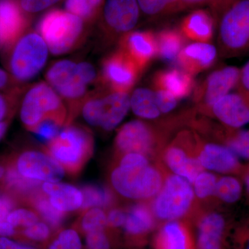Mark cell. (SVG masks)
Here are the masks:
<instances>
[{"label": "cell", "mask_w": 249, "mask_h": 249, "mask_svg": "<svg viewBox=\"0 0 249 249\" xmlns=\"http://www.w3.org/2000/svg\"><path fill=\"white\" fill-rule=\"evenodd\" d=\"M8 128V124L6 122H0V140L4 137Z\"/></svg>", "instance_id": "obj_56"}, {"label": "cell", "mask_w": 249, "mask_h": 249, "mask_svg": "<svg viewBox=\"0 0 249 249\" xmlns=\"http://www.w3.org/2000/svg\"><path fill=\"white\" fill-rule=\"evenodd\" d=\"M217 54V48L211 43L193 42L185 46L177 59L182 70L194 76L212 66Z\"/></svg>", "instance_id": "obj_16"}, {"label": "cell", "mask_w": 249, "mask_h": 249, "mask_svg": "<svg viewBox=\"0 0 249 249\" xmlns=\"http://www.w3.org/2000/svg\"><path fill=\"white\" fill-rule=\"evenodd\" d=\"M10 47L8 68L13 78L20 83L34 78L48 58V47L37 31H26Z\"/></svg>", "instance_id": "obj_6"}, {"label": "cell", "mask_w": 249, "mask_h": 249, "mask_svg": "<svg viewBox=\"0 0 249 249\" xmlns=\"http://www.w3.org/2000/svg\"><path fill=\"white\" fill-rule=\"evenodd\" d=\"M40 220L42 219L36 211L27 209L13 210L7 217V222L16 229L18 227L24 229Z\"/></svg>", "instance_id": "obj_40"}, {"label": "cell", "mask_w": 249, "mask_h": 249, "mask_svg": "<svg viewBox=\"0 0 249 249\" xmlns=\"http://www.w3.org/2000/svg\"><path fill=\"white\" fill-rule=\"evenodd\" d=\"M229 147L236 155L249 159V132H237L229 142Z\"/></svg>", "instance_id": "obj_43"}, {"label": "cell", "mask_w": 249, "mask_h": 249, "mask_svg": "<svg viewBox=\"0 0 249 249\" xmlns=\"http://www.w3.org/2000/svg\"><path fill=\"white\" fill-rule=\"evenodd\" d=\"M65 9L67 12L83 19L88 25L99 19L90 6L88 0H65Z\"/></svg>", "instance_id": "obj_38"}, {"label": "cell", "mask_w": 249, "mask_h": 249, "mask_svg": "<svg viewBox=\"0 0 249 249\" xmlns=\"http://www.w3.org/2000/svg\"><path fill=\"white\" fill-rule=\"evenodd\" d=\"M137 0H106L101 15V29L108 43L119 40L137 25L140 17Z\"/></svg>", "instance_id": "obj_10"}, {"label": "cell", "mask_w": 249, "mask_h": 249, "mask_svg": "<svg viewBox=\"0 0 249 249\" xmlns=\"http://www.w3.org/2000/svg\"><path fill=\"white\" fill-rule=\"evenodd\" d=\"M215 24L211 12L198 9L183 18L180 26V31L190 40L210 43L213 38Z\"/></svg>", "instance_id": "obj_21"}, {"label": "cell", "mask_w": 249, "mask_h": 249, "mask_svg": "<svg viewBox=\"0 0 249 249\" xmlns=\"http://www.w3.org/2000/svg\"><path fill=\"white\" fill-rule=\"evenodd\" d=\"M217 178L214 174L201 171L193 182V191L198 198L205 199L214 194Z\"/></svg>", "instance_id": "obj_39"}, {"label": "cell", "mask_w": 249, "mask_h": 249, "mask_svg": "<svg viewBox=\"0 0 249 249\" xmlns=\"http://www.w3.org/2000/svg\"><path fill=\"white\" fill-rule=\"evenodd\" d=\"M20 119L31 132L46 119H54L65 126L67 109L58 93L48 83L40 82L33 85L24 95Z\"/></svg>", "instance_id": "obj_4"}, {"label": "cell", "mask_w": 249, "mask_h": 249, "mask_svg": "<svg viewBox=\"0 0 249 249\" xmlns=\"http://www.w3.org/2000/svg\"><path fill=\"white\" fill-rule=\"evenodd\" d=\"M111 187L124 198L145 199L158 194L163 186L161 175L149 163L146 156L123 155L119 165L111 170Z\"/></svg>", "instance_id": "obj_1"}, {"label": "cell", "mask_w": 249, "mask_h": 249, "mask_svg": "<svg viewBox=\"0 0 249 249\" xmlns=\"http://www.w3.org/2000/svg\"><path fill=\"white\" fill-rule=\"evenodd\" d=\"M118 42L119 49L133 60L142 73L157 56L156 36L151 31H132Z\"/></svg>", "instance_id": "obj_14"}, {"label": "cell", "mask_w": 249, "mask_h": 249, "mask_svg": "<svg viewBox=\"0 0 249 249\" xmlns=\"http://www.w3.org/2000/svg\"><path fill=\"white\" fill-rule=\"evenodd\" d=\"M246 183H247V189H248V191L249 193V171L248 173V175H247V178H246Z\"/></svg>", "instance_id": "obj_60"}, {"label": "cell", "mask_w": 249, "mask_h": 249, "mask_svg": "<svg viewBox=\"0 0 249 249\" xmlns=\"http://www.w3.org/2000/svg\"><path fill=\"white\" fill-rule=\"evenodd\" d=\"M195 193L191 183L178 175L165 179L152 205V213L161 220H178L188 213Z\"/></svg>", "instance_id": "obj_8"}, {"label": "cell", "mask_w": 249, "mask_h": 249, "mask_svg": "<svg viewBox=\"0 0 249 249\" xmlns=\"http://www.w3.org/2000/svg\"><path fill=\"white\" fill-rule=\"evenodd\" d=\"M76 62L69 60H59L49 67L46 72L45 78L47 83L56 91L76 76Z\"/></svg>", "instance_id": "obj_31"}, {"label": "cell", "mask_w": 249, "mask_h": 249, "mask_svg": "<svg viewBox=\"0 0 249 249\" xmlns=\"http://www.w3.org/2000/svg\"><path fill=\"white\" fill-rule=\"evenodd\" d=\"M142 13L149 16L173 14L179 11L178 0H137Z\"/></svg>", "instance_id": "obj_35"}, {"label": "cell", "mask_w": 249, "mask_h": 249, "mask_svg": "<svg viewBox=\"0 0 249 249\" xmlns=\"http://www.w3.org/2000/svg\"><path fill=\"white\" fill-rule=\"evenodd\" d=\"M106 1V0H88V2H89L91 9L99 18L101 17Z\"/></svg>", "instance_id": "obj_53"}, {"label": "cell", "mask_w": 249, "mask_h": 249, "mask_svg": "<svg viewBox=\"0 0 249 249\" xmlns=\"http://www.w3.org/2000/svg\"><path fill=\"white\" fill-rule=\"evenodd\" d=\"M166 164L175 175H178L188 182L193 183L202 168L198 160L192 159L186 152L178 145H172L165 153Z\"/></svg>", "instance_id": "obj_25"}, {"label": "cell", "mask_w": 249, "mask_h": 249, "mask_svg": "<svg viewBox=\"0 0 249 249\" xmlns=\"http://www.w3.org/2000/svg\"><path fill=\"white\" fill-rule=\"evenodd\" d=\"M28 204L32 206L41 219L47 223L53 232L60 229L67 215V213L58 211L52 206L48 196L42 192V189L31 196Z\"/></svg>", "instance_id": "obj_28"}, {"label": "cell", "mask_w": 249, "mask_h": 249, "mask_svg": "<svg viewBox=\"0 0 249 249\" xmlns=\"http://www.w3.org/2000/svg\"><path fill=\"white\" fill-rule=\"evenodd\" d=\"M5 174V169L4 167L1 166V165H0V181L1 180H3V178H4Z\"/></svg>", "instance_id": "obj_58"}, {"label": "cell", "mask_w": 249, "mask_h": 249, "mask_svg": "<svg viewBox=\"0 0 249 249\" xmlns=\"http://www.w3.org/2000/svg\"><path fill=\"white\" fill-rule=\"evenodd\" d=\"M93 137L89 129L71 124L47 143L45 151L71 176H77L93 153Z\"/></svg>", "instance_id": "obj_2"}, {"label": "cell", "mask_w": 249, "mask_h": 249, "mask_svg": "<svg viewBox=\"0 0 249 249\" xmlns=\"http://www.w3.org/2000/svg\"><path fill=\"white\" fill-rule=\"evenodd\" d=\"M241 89L249 92V60L240 70Z\"/></svg>", "instance_id": "obj_50"}, {"label": "cell", "mask_w": 249, "mask_h": 249, "mask_svg": "<svg viewBox=\"0 0 249 249\" xmlns=\"http://www.w3.org/2000/svg\"><path fill=\"white\" fill-rule=\"evenodd\" d=\"M142 73L133 60L118 49L103 58L97 82L105 89L129 93Z\"/></svg>", "instance_id": "obj_9"}, {"label": "cell", "mask_w": 249, "mask_h": 249, "mask_svg": "<svg viewBox=\"0 0 249 249\" xmlns=\"http://www.w3.org/2000/svg\"><path fill=\"white\" fill-rule=\"evenodd\" d=\"M130 108L135 115L145 119H155L161 114L156 101L154 90L141 88L130 96Z\"/></svg>", "instance_id": "obj_30"}, {"label": "cell", "mask_w": 249, "mask_h": 249, "mask_svg": "<svg viewBox=\"0 0 249 249\" xmlns=\"http://www.w3.org/2000/svg\"><path fill=\"white\" fill-rule=\"evenodd\" d=\"M23 12L30 16L49 9L63 0H18Z\"/></svg>", "instance_id": "obj_42"}, {"label": "cell", "mask_w": 249, "mask_h": 249, "mask_svg": "<svg viewBox=\"0 0 249 249\" xmlns=\"http://www.w3.org/2000/svg\"><path fill=\"white\" fill-rule=\"evenodd\" d=\"M155 227L154 214L145 205H134L127 211L123 227L126 239L132 245H138Z\"/></svg>", "instance_id": "obj_18"}, {"label": "cell", "mask_w": 249, "mask_h": 249, "mask_svg": "<svg viewBox=\"0 0 249 249\" xmlns=\"http://www.w3.org/2000/svg\"><path fill=\"white\" fill-rule=\"evenodd\" d=\"M156 101L160 113H168L176 107L178 101L175 96L167 91L160 89H154Z\"/></svg>", "instance_id": "obj_45"}, {"label": "cell", "mask_w": 249, "mask_h": 249, "mask_svg": "<svg viewBox=\"0 0 249 249\" xmlns=\"http://www.w3.org/2000/svg\"><path fill=\"white\" fill-rule=\"evenodd\" d=\"M30 17L23 12L18 0H0V24L6 40V47L14 45L26 32Z\"/></svg>", "instance_id": "obj_17"}, {"label": "cell", "mask_w": 249, "mask_h": 249, "mask_svg": "<svg viewBox=\"0 0 249 249\" xmlns=\"http://www.w3.org/2000/svg\"><path fill=\"white\" fill-rule=\"evenodd\" d=\"M155 249H194L188 228L178 220L168 221L154 240Z\"/></svg>", "instance_id": "obj_24"}, {"label": "cell", "mask_w": 249, "mask_h": 249, "mask_svg": "<svg viewBox=\"0 0 249 249\" xmlns=\"http://www.w3.org/2000/svg\"><path fill=\"white\" fill-rule=\"evenodd\" d=\"M0 47H6V40H5V36L4 31L0 24Z\"/></svg>", "instance_id": "obj_57"}, {"label": "cell", "mask_w": 249, "mask_h": 249, "mask_svg": "<svg viewBox=\"0 0 249 249\" xmlns=\"http://www.w3.org/2000/svg\"><path fill=\"white\" fill-rule=\"evenodd\" d=\"M210 111L229 127H242L249 123V92L240 89L238 92L229 93L214 103Z\"/></svg>", "instance_id": "obj_15"}, {"label": "cell", "mask_w": 249, "mask_h": 249, "mask_svg": "<svg viewBox=\"0 0 249 249\" xmlns=\"http://www.w3.org/2000/svg\"><path fill=\"white\" fill-rule=\"evenodd\" d=\"M225 220L221 214L204 216L198 224L196 249H225Z\"/></svg>", "instance_id": "obj_22"}, {"label": "cell", "mask_w": 249, "mask_h": 249, "mask_svg": "<svg viewBox=\"0 0 249 249\" xmlns=\"http://www.w3.org/2000/svg\"><path fill=\"white\" fill-rule=\"evenodd\" d=\"M15 167L24 178L42 183L58 182L65 172L53 157L39 150H27L21 153Z\"/></svg>", "instance_id": "obj_12"}, {"label": "cell", "mask_w": 249, "mask_h": 249, "mask_svg": "<svg viewBox=\"0 0 249 249\" xmlns=\"http://www.w3.org/2000/svg\"><path fill=\"white\" fill-rule=\"evenodd\" d=\"M240 70L235 67H226L211 73L194 88L193 98L198 106L210 110L213 106L230 93L240 83Z\"/></svg>", "instance_id": "obj_11"}, {"label": "cell", "mask_w": 249, "mask_h": 249, "mask_svg": "<svg viewBox=\"0 0 249 249\" xmlns=\"http://www.w3.org/2000/svg\"><path fill=\"white\" fill-rule=\"evenodd\" d=\"M73 229L85 236L89 232L107 228V213L100 208H92L80 213Z\"/></svg>", "instance_id": "obj_32"}, {"label": "cell", "mask_w": 249, "mask_h": 249, "mask_svg": "<svg viewBox=\"0 0 249 249\" xmlns=\"http://www.w3.org/2000/svg\"><path fill=\"white\" fill-rule=\"evenodd\" d=\"M9 109L7 98L4 95L0 94V122L4 119Z\"/></svg>", "instance_id": "obj_54"}, {"label": "cell", "mask_w": 249, "mask_h": 249, "mask_svg": "<svg viewBox=\"0 0 249 249\" xmlns=\"http://www.w3.org/2000/svg\"><path fill=\"white\" fill-rule=\"evenodd\" d=\"M87 26L83 19L65 10L52 9L41 18L37 32L45 41L51 53L62 55L83 42Z\"/></svg>", "instance_id": "obj_3"}, {"label": "cell", "mask_w": 249, "mask_h": 249, "mask_svg": "<svg viewBox=\"0 0 249 249\" xmlns=\"http://www.w3.org/2000/svg\"><path fill=\"white\" fill-rule=\"evenodd\" d=\"M41 189L55 209L65 213L79 211L83 203L79 188L68 183L44 182Z\"/></svg>", "instance_id": "obj_19"}, {"label": "cell", "mask_w": 249, "mask_h": 249, "mask_svg": "<svg viewBox=\"0 0 249 249\" xmlns=\"http://www.w3.org/2000/svg\"><path fill=\"white\" fill-rule=\"evenodd\" d=\"M237 1L239 0H212L210 2L211 14L216 24H218L224 13Z\"/></svg>", "instance_id": "obj_46"}, {"label": "cell", "mask_w": 249, "mask_h": 249, "mask_svg": "<svg viewBox=\"0 0 249 249\" xmlns=\"http://www.w3.org/2000/svg\"><path fill=\"white\" fill-rule=\"evenodd\" d=\"M219 53L235 56L249 50V0H239L222 15L219 22Z\"/></svg>", "instance_id": "obj_7"}, {"label": "cell", "mask_w": 249, "mask_h": 249, "mask_svg": "<svg viewBox=\"0 0 249 249\" xmlns=\"http://www.w3.org/2000/svg\"><path fill=\"white\" fill-rule=\"evenodd\" d=\"M157 139V132L150 124L142 121H132L118 130L114 145L121 155L139 153L146 155L152 151Z\"/></svg>", "instance_id": "obj_13"}, {"label": "cell", "mask_w": 249, "mask_h": 249, "mask_svg": "<svg viewBox=\"0 0 249 249\" xmlns=\"http://www.w3.org/2000/svg\"><path fill=\"white\" fill-rule=\"evenodd\" d=\"M129 108V93L116 92L101 88L88 93L80 112L90 125L109 132L124 120Z\"/></svg>", "instance_id": "obj_5"}, {"label": "cell", "mask_w": 249, "mask_h": 249, "mask_svg": "<svg viewBox=\"0 0 249 249\" xmlns=\"http://www.w3.org/2000/svg\"><path fill=\"white\" fill-rule=\"evenodd\" d=\"M212 0H178L179 11L204 4H210Z\"/></svg>", "instance_id": "obj_51"}, {"label": "cell", "mask_w": 249, "mask_h": 249, "mask_svg": "<svg viewBox=\"0 0 249 249\" xmlns=\"http://www.w3.org/2000/svg\"><path fill=\"white\" fill-rule=\"evenodd\" d=\"M10 80L9 74L0 68V89L7 86L9 84Z\"/></svg>", "instance_id": "obj_55"}, {"label": "cell", "mask_w": 249, "mask_h": 249, "mask_svg": "<svg viewBox=\"0 0 249 249\" xmlns=\"http://www.w3.org/2000/svg\"><path fill=\"white\" fill-rule=\"evenodd\" d=\"M77 71L88 85L97 82L98 77L96 76V70L92 65L87 62L77 63Z\"/></svg>", "instance_id": "obj_47"}, {"label": "cell", "mask_w": 249, "mask_h": 249, "mask_svg": "<svg viewBox=\"0 0 249 249\" xmlns=\"http://www.w3.org/2000/svg\"><path fill=\"white\" fill-rule=\"evenodd\" d=\"M16 201L9 195L0 196V223L7 221L10 213L13 211Z\"/></svg>", "instance_id": "obj_48"}, {"label": "cell", "mask_w": 249, "mask_h": 249, "mask_svg": "<svg viewBox=\"0 0 249 249\" xmlns=\"http://www.w3.org/2000/svg\"><path fill=\"white\" fill-rule=\"evenodd\" d=\"M127 211L120 208H111L107 213V227L111 232L116 233V230L124 227Z\"/></svg>", "instance_id": "obj_44"}, {"label": "cell", "mask_w": 249, "mask_h": 249, "mask_svg": "<svg viewBox=\"0 0 249 249\" xmlns=\"http://www.w3.org/2000/svg\"><path fill=\"white\" fill-rule=\"evenodd\" d=\"M53 230L47 223L40 220L30 227L22 229L19 232L23 240L34 246L45 248L53 235ZM36 246V247H37Z\"/></svg>", "instance_id": "obj_33"}, {"label": "cell", "mask_w": 249, "mask_h": 249, "mask_svg": "<svg viewBox=\"0 0 249 249\" xmlns=\"http://www.w3.org/2000/svg\"><path fill=\"white\" fill-rule=\"evenodd\" d=\"M154 89L167 91L177 99H182L194 89V78L183 70L170 69L156 72L152 79Z\"/></svg>", "instance_id": "obj_20"}, {"label": "cell", "mask_w": 249, "mask_h": 249, "mask_svg": "<svg viewBox=\"0 0 249 249\" xmlns=\"http://www.w3.org/2000/svg\"><path fill=\"white\" fill-rule=\"evenodd\" d=\"M17 234L16 228L13 227L7 221L0 223V237H13Z\"/></svg>", "instance_id": "obj_52"}, {"label": "cell", "mask_w": 249, "mask_h": 249, "mask_svg": "<svg viewBox=\"0 0 249 249\" xmlns=\"http://www.w3.org/2000/svg\"><path fill=\"white\" fill-rule=\"evenodd\" d=\"M242 193L240 182L232 177H224L219 178L216 184V195L221 199L227 203H234L238 200Z\"/></svg>", "instance_id": "obj_36"}, {"label": "cell", "mask_w": 249, "mask_h": 249, "mask_svg": "<svg viewBox=\"0 0 249 249\" xmlns=\"http://www.w3.org/2000/svg\"><path fill=\"white\" fill-rule=\"evenodd\" d=\"M83 196V203L78 212H85L92 208L104 210L111 209L115 203V196L110 188L96 183H87L80 188Z\"/></svg>", "instance_id": "obj_26"}, {"label": "cell", "mask_w": 249, "mask_h": 249, "mask_svg": "<svg viewBox=\"0 0 249 249\" xmlns=\"http://www.w3.org/2000/svg\"><path fill=\"white\" fill-rule=\"evenodd\" d=\"M197 160L201 168L218 173L231 171L238 163L237 156L229 147L214 143L204 145Z\"/></svg>", "instance_id": "obj_23"}, {"label": "cell", "mask_w": 249, "mask_h": 249, "mask_svg": "<svg viewBox=\"0 0 249 249\" xmlns=\"http://www.w3.org/2000/svg\"><path fill=\"white\" fill-rule=\"evenodd\" d=\"M155 36L157 56L167 61L176 60L186 43V37L181 31L174 29H165L157 33Z\"/></svg>", "instance_id": "obj_27"}, {"label": "cell", "mask_w": 249, "mask_h": 249, "mask_svg": "<svg viewBox=\"0 0 249 249\" xmlns=\"http://www.w3.org/2000/svg\"><path fill=\"white\" fill-rule=\"evenodd\" d=\"M62 126L64 124L58 121L46 119L42 121L33 132L36 134L39 141L47 144L58 135Z\"/></svg>", "instance_id": "obj_41"}, {"label": "cell", "mask_w": 249, "mask_h": 249, "mask_svg": "<svg viewBox=\"0 0 249 249\" xmlns=\"http://www.w3.org/2000/svg\"><path fill=\"white\" fill-rule=\"evenodd\" d=\"M45 249H83L79 232L73 228L59 229L53 232Z\"/></svg>", "instance_id": "obj_34"}, {"label": "cell", "mask_w": 249, "mask_h": 249, "mask_svg": "<svg viewBox=\"0 0 249 249\" xmlns=\"http://www.w3.org/2000/svg\"><path fill=\"white\" fill-rule=\"evenodd\" d=\"M115 233L109 229H101L85 235L87 249H112Z\"/></svg>", "instance_id": "obj_37"}, {"label": "cell", "mask_w": 249, "mask_h": 249, "mask_svg": "<svg viewBox=\"0 0 249 249\" xmlns=\"http://www.w3.org/2000/svg\"><path fill=\"white\" fill-rule=\"evenodd\" d=\"M246 238H247V242H246L245 246L241 249H249V232Z\"/></svg>", "instance_id": "obj_59"}, {"label": "cell", "mask_w": 249, "mask_h": 249, "mask_svg": "<svg viewBox=\"0 0 249 249\" xmlns=\"http://www.w3.org/2000/svg\"><path fill=\"white\" fill-rule=\"evenodd\" d=\"M3 181L6 188L27 203L31 196L40 191L42 183L22 176L14 165H10L5 170Z\"/></svg>", "instance_id": "obj_29"}, {"label": "cell", "mask_w": 249, "mask_h": 249, "mask_svg": "<svg viewBox=\"0 0 249 249\" xmlns=\"http://www.w3.org/2000/svg\"><path fill=\"white\" fill-rule=\"evenodd\" d=\"M0 249H45L31 245L18 243L9 237H0Z\"/></svg>", "instance_id": "obj_49"}]
</instances>
